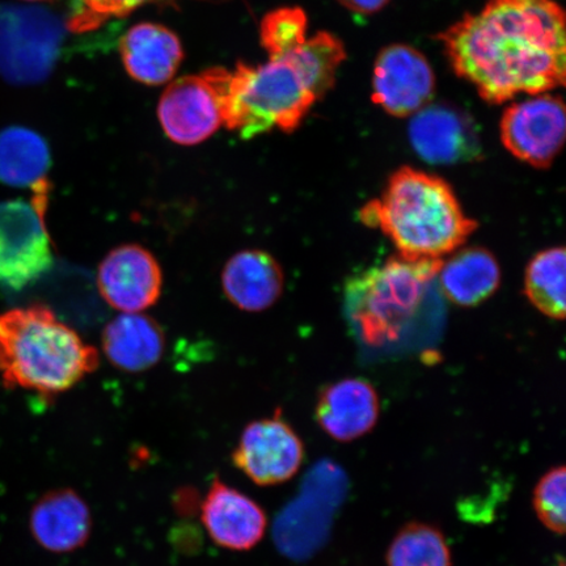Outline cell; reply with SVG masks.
<instances>
[{"label":"cell","mask_w":566,"mask_h":566,"mask_svg":"<svg viewBox=\"0 0 566 566\" xmlns=\"http://www.w3.org/2000/svg\"><path fill=\"white\" fill-rule=\"evenodd\" d=\"M438 39L455 74L486 103L565 84V13L554 0H488Z\"/></svg>","instance_id":"6da1fadb"},{"label":"cell","mask_w":566,"mask_h":566,"mask_svg":"<svg viewBox=\"0 0 566 566\" xmlns=\"http://www.w3.org/2000/svg\"><path fill=\"white\" fill-rule=\"evenodd\" d=\"M359 218L384 232L401 258L412 260H442L478 228L448 182L412 167L389 177L384 195L367 203Z\"/></svg>","instance_id":"7a4b0ae2"},{"label":"cell","mask_w":566,"mask_h":566,"mask_svg":"<svg viewBox=\"0 0 566 566\" xmlns=\"http://www.w3.org/2000/svg\"><path fill=\"white\" fill-rule=\"evenodd\" d=\"M98 364L97 349L51 308L35 304L0 314V378L6 387L54 396L80 384Z\"/></svg>","instance_id":"3957f363"},{"label":"cell","mask_w":566,"mask_h":566,"mask_svg":"<svg viewBox=\"0 0 566 566\" xmlns=\"http://www.w3.org/2000/svg\"><path fill=\"white\" fill-rule=\"evenodd\" d=\"M223 125L242 138H253L279 127L293 133L317 102L314 92L286 59L251 67L239 63L226 71Z\"/></svg>","instance_id":"277c9868"},{"label":"cell","mask_w":566,"mask_h":566,"mask_svg":"<svg viewBox=\"0 0 566 566\" xmlns=\"http://www.w3.org/2000/svg\"><path fill=\"white\" fill-rule=\"evenodd\" d=\"M443 260L389 259L366 269L346 286V310L357 334L370 346L398 342L417 314Z\"/></svg>","instance_id":"5b68a950"},{"label":"cell","mask_w":566,"mask_h":566,"mask_svg":"<svg viewBox=\"0 0 566 566\" xmlns=\"http://www.w3.org/2000/svg\"><path fill=\"white\" fill-rule=\"evenodd\" d=\"M51 184L33 188L31 202L0 201V285L24 289L53 265V248L45 214Z\"/></svg>","instance_id":"8992f818"},{"label":"cell","mask_w":566,"mask_h":566,"mask_svg":"<svg viewBox=\"0 0 566 566\" xmlns=\"http://www.w3.org/2000/svg\"><path fill=\"white\" fill-rule=\"evenodd\" d=\"M65 39L60 19L40 7L0 10V74L15 84L45 81Z\"/></svg>","instance_id":"52a82bcc"},{"label":"cell","mask_w":566,"mask_h":566,"mask_svg":"<svg viewBox=\"0 0 566 566\" xmlns=\"http://www.w3.org/2000/svg\"><path fill=\"white\" fill-rule=\"evenodd\" d=\"M226 69L179 77L163 94L158 116L167 137L181 146L207 140L223 125Z\"/></svg>","instance_id":"ba28073f"},{"label":"cell","mask_w":566,"mask_h":566,"mask_svg":"<svg viewBox=\"0 0 566 566\" xmlns=\"http://www.w3.org/2000/svg\"><path fill=\"white\" fill-rule=\"evenodd\" d=\"M500 132L502 144L513 157L535 168H548L565 142L563 98L539 94L507 106Z\"/></svg>","instance_id":"9c48e42d"},{"label":"cell","mask_w":566,"mask_h":566,"mask_svg":"<svg viewBox=\"0 0 566 566\" xmlns=\"http://www.w3.org/2000/svg\"><path fill=\"white\" fill-rule=\"evenodd\" d=\"M303 459V442L280 412L247 424L232 454L233 464L260 486L286 483Z\"/></svg>","instance_id":"30bf717a"},{"label":"cell","mask_w":566,"mask_h":566,"mask_svg":"<svg viewBox=\"0 0 566 566\" xmlns=\"http://www.w3.org/2000/svg\"><path fill=\"white\" fill-rule=\"evenodd\" d=\"M436 76L427 56L405 44L386 46L375 61L373 102L388 115L412 117L434 96Z\"/></svg>","instance_id":"8fae6325"},{"label":"cell","mask_w":566,"mask_h":566,"mask_svg":"<svg viewBox=\"0 0 566 566\" xmlns=\"http://www.w3.org/2000/svg\"><path fill=\"white\" fill-rule=\"evenodd\" d=\"M409 140L430 165H460L483 157L478 126L464 112L448 104H428L412 116Z\"/></svg>","instance_id":"7c38bea8"},{"label":"cell","mask_w":566,"mask_h":566,"mask_svg":"<svg viewBox=\"0 0 566 566\" xmlns=\"http://www.w3.org/2000/svg\"><path fill=\"white\" fill-rule=\"evenodd\" d=\"M97 286L111 307L122 314H142L159 300L161 269L146 248L119 245L106 254L98 266Z\"/></svg>","instance_id":"4fadbf2b"},{"label":"cell","mask_w":566,"mask_h":566,"mask_svg":"<svg viewBox=\"0 0 566 566\" xmlns=\"http://www.w3.org/2000/svg\"><path fill=\"white\" fill-rule=\"evenodd\" d=\"M201 520L212 542L238 552L256 547L268 527L264 509L222 480L212 483L202 501Z\"/></svg>","instance_id":"5bb4252c"},{"label":"cell","mask_w":566,"mask_h":566,"mask_svg":"<svg viewBox=\"0 0 566 566\" xmlns=\"http://www.w3.org/2000/svg\"><path fill=\"white\" fill-rule=\"evenodd\" d=\"M380 413L378 392L369 381L348 378L325 387L315 417L325 433L337 442H353L370 433Z\"/></svg>","instance_id":"9a60e30c"},{"label":"cell","mask_w":566,"mask_h":566,"mask_svg":"<svg viewBox=\"0 0 566 566\" xmlns=\"http://www.w3.org/2000/svg\"><path fill=\"white\" fill-rule=\"evenodd\" d=\"M30 525L34 541L42 548L54 554H69L87 543L92 518L80 494L56 490L35 502Z\"/></svg>","instance_id":"2e32d148"},{"label":"cell","mask_w":566,"mask_h":566,"mask_svg":"<svg viewBox=\"0 0 566 566\" xmlns=\"http://www.w3.org/2000/svg\"><path fill=\"white\" fill-rule=\"evenodd\" d=\"M222 287L233 306L245 313H261L280 300L282 268L265 251L238 252L223 268Z\"/></svg>","instance_id":"e0dca14e"},{"label":"cell","mask_w":566,"mask_h":566,"mask_svg":"<svg viewBox=\"0 0 566 566\" xmlns=\"http://www.w3.org/2000/svg\"><path fill=\"white\" fill-rule=\"evenodd\" d=\"M119 52L127 74L147 86L171 81L184 56L179 38L154 23H140L127 31Z\"/></svg>","instance_id":"ac0fdd59"},{"label":"cell","mask_w":566,"mask_h":566,"mask_svg":"<svg viewBox=\"0 0 566 566\" xmlns=\"http://www.w3.org/2000/svg\"><path fill=\"white\" fill-rule=\"evenodd\" d=\"M166 337L150 316L122 314L106 325L103 349L113 366L127 373H142L159 363Z\"/></svg>","instance_id":"d6986e66"},{"label":"cell","mask_w":566,"mask_h":566,"mask_svg":"<svg viewBox=\"0 0 566 566\" xmlns=\"http://www.w3.org/2000/svg\"><path fill=\"white\" fill-rule=\"evenodd\" d=\"M442 261L440 281L443 293L458 306L473 307L497 292L501 283L499 261L484 248L455 251Z\"/></svg>","instance_id":"ffe728a7"},{"label":"cell","mask_w":566,"mask_h":566,"mask_svg":"<svg viewBox=\"0 0 566 566\" xmlns=\"http://www.w3.org/2000/svg\"><path fill=\"white\" fill-rule=\"evenodd\" d=\"M51 165V151L39 133L23 126L0 132V182L33 189L48 180Z\"/></svg>","instance_id":"44dd1931"},{"label":"cell","mask_w":566,"mask_h":566,"mask_svg":"<svg viewBox=\"0 0 566 566\" xmlns=\"http://www.w3.org/2000/svg\"><path fill=\"white\" fill-rule=\"evenodd\" d=\"M565 250L563 247L542 251L530 261L525 274V293L534 307L555 321H563L565 300Z\"/></svg>","instance_id":"7402d4cb"},{"label":"cell","mask_w":566,"mask_h":566,"mask_svg":"<svg viewBox=\"0 0 566 566\" xmlns=\"http://www.w3.org/2000/svg\"><path fill=\"white\" fill-rule=\"evenodd\" d=\"M293 63L321 101L334 88L336 74L346 60L343 41L329 32H318L294 52L282 56Z\"/></svg>","instance_id":"603a6c76"},{"label":"cell","mask_w":566,"mask_h":566,"mask_svg":"<svg viewBox=\"0 0 566 566\" xmlns=\"http://www.w3.org/2000/svg\"><path fill=\"white\" fill-rule=\"evenodd\" d=\"M387 566H452L449 543L433 525L408 523L389 544Z\"/></svg>","instance_id":"cb8c5ba5"},{"label":"cell","mask_w":566,"mask_h":566,"mask_svg":"<svg viewBox=\"0 0 566 566\" xmlns=\"http://www.w3.org/2000/svg\"><path fill=\"white\" fill-rule=\"evenodd\" d=\"M308 19L300 7H282L261 21V44L271 60L282 59L307 40Z\"/></svg>","instance_id":"d4e9b609"},{"label":"cell","mask_w":566,"mask_h":566,"mask_svg":"<svg viewBox=\"0 0 566 566\" xmlns=\"http://www.w3.org/2000/svg\"><path fill=\"white\" fill-rule=\"evenodd\" d=\"M565 467H554L537 481L534 491V511L537 518L552 533L565 534L566 515Z\"/></svg>","instance_id":"484cf974"},{"label":"cell","mask_w":566,"mask_h":566,"mask_svg":"<svg viewBox=\"0 0 566 566\" xmlns=\"http://www.w3.org/2000/svg\"><path fill=\"white\" fill-rule=\"evenodd\" d=\"M161 0H74V15L70 19L71 30L82 32L94 30L109 18L126 17L138 7Z\"/></svg>","instance_id":"4316f807"},{"label":"cell","mask_w":566,"mask_h":566,"mask_svg":"<svg viewBox=\"0 0 566 566\" xmlns=\"http://www.w3.org/2000/svg\"><path fill=\"white\" fill-rule=\"evenodd\" d=\"M345 9L360 15H371L378 12L389 3V0H337Z\"/></svg>","instance_id":"83f0119b"},{"label":"cell","mask_w":566,"mask_h":566,"mask_svg":"<svg viewBox=\"0 0 566 566\" xmlns=\"http://www.w3.org/2000/svg\"><path fill=\"white\" fill-rule=\"evenodd\" d=\"M557 566H565V563H564L563 558H562V560H560V562H558V565H557Z\"/></svg>","instance_id":"f1b7e54d"},{"label":"cell","mask_w":566,"mask_h":566,"mask_svg":"<svg viewBox=\"0 0 566 566\" xmlns=\"http://www.w3.org/2000/svg\"><path fill=\"white\" fill-rule=\"evenodd\" d=\"M27 2H39V0H27Z\"/></svg>","instance_id":"f546056e"}]
</instances>
